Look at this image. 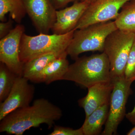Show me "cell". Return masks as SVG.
I'll return each instance as SVG.
<instances>
[{
	"label": "cell",
	"mask_w": 135,
	"mask_h": 135,
	"mask_svg": "<svg viewBox=\"0 0 135 135\" xmlns=\"http://www.w3.org/2000/svg\"><path fill=\"white\" fill-rule=\"evenodd\" d=\"M62 116V110L45 98L36 99L32 105L18 109L7 115L1 121L0 132L22 135L32 128L42 124L50 128Z\"/></svg>",
	"instance_id": "1"
},
{
	"label": "cell",
	"mask_w": 135,
	"mask_h": 135,
	"mask_svg": "<svg viewBox=\"0 0 135 135\" xmlns=\"http://www.w3.org/2000/svg\"><path fill=\"white\" fill-rule=\"evenodd\" d=\"M63 80L87 88L100 83L110 81V63L104 52L78 57L70 65Z\"/></svg>",
	"instance_id": "2"
},
{
	"label": "cell",
	"mask_w": 135,
	"mask_h": 135,
	"mask_svg": "<svg viewBox=\"0 0 135 135\" xmlns=\"http://www.w3.org/2000/svg\"><path fill=\"white\" fill-rule=\"evenodd\" d=\"M117 29L114 21H110L75 30L66 50L68 56L75 60L80 54L84 52H103L107 36Z\"/></svg>",
	"instance_id": "3"
},
{
	"label": "cell",
	"mask_w": 135,
	"mask_h": 135,
	"mask_svg": "<svg viewBox=\"0 0 135 135\" xmlns=\"http://www.w3.org/2000/svg\"><path fill=\"white\" fill-rule=\"evenodd\" d=\"M75 29L63 35L40 33L31 36L24 33L20 46V57L22 62L51 53L66 51Z\"/></svg>",
	"instance_id": "4"
},
{
	"label": "cell",
	"mask_w": 135,
	"mask_h": 135,
	"mask_svg": "<svg viewBox=\"0 0 135 135\" xmlns=\"http://www.w3.org/2000/svg\"><path fill=\"white\" fill-rule=\"evenodd\" d=\"M135 41V33L117 29L107 36L103 52L110 63L112 79L124 77L127 60Z\"/></svg>",
	"instance_id": "5"
},
{
	"label": "cell",
	"mask_w": 135,
	"mask_h": 135,
	"mask_svg": "<svg viewBox=\"0 0 135 135\" xmlns=\"http://www.w3.org/2000/svg\"><path fill=\"white\" fill-rule=\"evenodd\" d=\"M113 88L111 94L108 118L103 135L115 134L118 126L126 115V105L131 94L133 81L126 80L124 77L112 79Z\"/></svg>",
	"instance_id": "6"
},
{
	"label": "cell",
	"mask_w": 135,
	"mask_h": 135,
	"mask_svg": "<svg viewBox=\"0 0 135 135\" xmlns=\"http://www.w3.org/2000/svg\"><path fill=\"white\" fill-rule=\"evenodd\" d=\"M25 31L24 26L18 24L0 40V62L18 76L23 74L24 63L20 57V46Z\"/></svg>",
	"instance_id": "7"
},
{
	"label": "cell",
	"mask_w": 135,
	"mask_h": 135,
	"mask_svg": "<svg viewBox=\"0 0 135 135\" xmlns=\"http://www.w3.org/2000/svg\"><path fill=\"white\" fill-rule=\"evenodd\" d=\"M129 1L97 0L90 3L76 26L75 30L115 20L123 5Z\"/></svg>",
	"instance_id": "8"
},
{
	"label": "cell",
	"mask_w": 135,
	"mask_h": 135,
	"mask_svg": "<svg viewBox=\"0 0 135 135\" xmlns=\"http://www.w3.org/2000/svg\"><path fill=\"white\" fill-rule=\"evenodd\" d=\"M26 14L39 33L49 34L56 21V11L51 0H22Z\"/></svg>",
	"instance_id": "9"
},
{
	"label": "cell",
	"mask_w": 135,
	"mask_h": 135,
	"mask_svg": "<svg viewBox=\"0 0 135 135\" xmlns=\"http://www.w3.org/2000/svg\"><path fill=\"white\" fill-rule=\"evenodd\" d=\"M23 76H18L8 95L0 104V121L17 109L26 107L33 99L34 87Z\"/></svg>",
	"instance_id": "10"
},
{
	"label": "cell",
	"mask_w": 135,
	"mask_h": 135,
	"mask_svg": "<svg viewBox=\"0 0 135 135\" xmlns=\"http://www.w3.org/2000/svg\"><path fill=\"white\" fill-rule=\"evenodd\" d=\"M90 4L87 2L79 1L70 7L57 10L56 21L51 29L53 33L65 34L75 29Z\"/></svg>",
	"instance_id": "11"
},
{
	"label": "cell",
	"mask_w": 135,
	"mask_h": 135,
	"mask_svg": "<svg viewBox=\"0 0 135 135\" xmlns=\"http://www.w3.org/2000/svg\"><path fill=\"white\" fill-rule=\"evenodd\" d=\"M113 88L112 80L97 83L88 88L86 95L78 101L79 105L84 110L85 118L98 108L109 104Z\"/></svg>",
	"instance_id": "12"
},
{
	"label": "cell",
	"mask_w": 135,
	"mask_h": 135,
	"mask_svg": "<svg viewBox=\"0 0 135 135\" xmlns=\"http://www.w3.org/2000/svg\"><path fill=\"white\" fill-rule=\"evenodd\" d=\"M67 56H64L53 60L31 81L48 84L54 81L63 80L70 65Z\"/></svg>",
	"instance_id": "13"
},
{
	"label": "cell",
	"mask_w": 135,
	"mask_h": 135,
	"mask_svg": "<svg viewBox=\"0 0 135 135\" xmlns=\"http://www.w3.org/2000/svg\"><path fill=\"white\" fill-rule=\"evenodd\" d=\"M65 56H68L66 51L49 53L29 60L24 64L22 76L32 81L51 62Z\"/></svg>",
	"instance_id": "14"
},
{
	"label": "cell",
	"mask_w": 135,
	"mask_h": 135,
	"mask_svg": "<svg viewBox=\"0 0 135 135\" xmlns=\"http://www.w3.org/2000/svg\"><path fill=\"white\" fill-rule=\"evenodd\" d=\"M109 104L98 108L85 118L82 128L84 135H97L101 133L108 118Z\"/></svg>",
	"instance_id": "15"
},
{
	"label": "cell",
	"mask_w": 135,
	"mask_h": 135,
	"mask_svg": "<svg viewBox=\"0 0 135 135\" xmlns=\"http://www.w3.org/2000/svg\"><path fill=\"white\" fill-rule=\"evenodd\" d=\"M18 24H20L26 14L22 0H0V20L6 22V15Z\"/></svg>",
	"instance_id": "16"
},
{
	"label": "cell",
	"mask_w": 135,
	"mask_h": 135,
	"mask_svg": "<svg viewBox=\"0 0 135 135\" xmlns=\"http://www.w3.org/2000/svg\"><path fill=\"white\" fill-rule=\"evenodd\" d=\"M114 22L118 29L135 33V0L123 5Z\"/></svg>",
	"instance_id": "17"
},
{
	"label": "cell",
	"mask_w": 135,
	"mask_h": 135,
	"mask_svg": "<svg viewBox=\"0 0 135 135\" xmlns=\"http://www.w3.org/2000/svg\"><path fill=\"white\" fill-rule=\"evenodd\" d=\"M18 76L11 71L5 64H0V102L8 95Z\"/></svg>",
	"instance_id": "18"
},
{
	"label": "cell",
	"mask_w": 135,
	"mask_h": 135,
	"mask_svg": "<svg viewBox=\"0 0 135 135\" xmlns=\"http://www.w3.org/2000/svg\"><path fill=\"white\" fill-rule=\"evenodd\" d=\"M124 77L127 80H135V41L132 46L126 63Z\"/></svg>",
	"instance_id": "19"
},
{
	"label": "cell",
	"mask_w": 135,
	"mask_h": 135,
	"mask_svg": "<svg viewBox=\"0 0 135 135\" xmlns=\"http://www.w3.org/2000/svg\"><path fill=\"white\" fill-rule=\"evenodd\" d=\"M49 135H84V134L81 127L77 129H73L71 128L55 125L53 132Z\"/></svg>",
	"instance_id": "20"
},
{
	"label": "cell",
	"mask_w": 135,
	"mask_h": 135,
	"mask_svg": "<svg viewBox=\"0 0 135 135\" xmlns=\"http://www.w3.org/2000/svg\"><path fill=\"white\" fill-rule=\"evenodd\" d=\"M13 20L9 17L6 22H0V38L1 39L9 33L13 29Z\"/></svg>",
	"instance_id": "21"
},
{
	"label": "cell",
	"mask_w": 135,
	"mask_h": 135,
	"mask_svg": "<svg viewBox=\"0 0 135 135\" xmlns=\"http://www.w3.org/2000/svg\"><path fill=\"white\" fill-rule=\"evenodd\" d=\"M80 1V0H51L52 4L57 10L64 8L70 3Z\"/></svg>",
	"instance_id": "22"
},
{
	"label": "cell",
	"mask_w": 135,
	"mask_h": 135,
	"mask_svg": "<svg viewBox=\"0 0 135 135\" xmlns=\"http://www.w3.org/2000/svg\"><path fill=\"white\" fill-rule=\"evenodd\" d=\"M126 116L131 123L135 125V105L132 111L126 114Z\"/></svg>",
	"instance_id": "23"
},
{
	"label": "cell",
	"mask_w": 135,
	"mask_h": 135,
	"mask_svg": "<svg viewBox=\"0 0 135 135\" xmlns=\"http://www.w3.org/2000/svg\"><path fill=\"white\" fill-rule=\"evenodd\" d=\"M128 135H135V126L133 128L131 129L127 134Z\"/></svg>",
	"instance_id": "24"
},
{
	"label": "cell",
	"mask_w": 135,
	"mask_h": 135,
	"mask_svg": "<svg viewBox=\"0 0 135 135\" xmlns=\"http://www.w3.org/2000/svg\"><path fill=\"white\" fill-rule=\"evenodd\" d=\"M97 0H80L81 1H85L89 3H92L94 2L95 1Z\"/></svg>",
	"instance_id": "25"
}]
</instances>
